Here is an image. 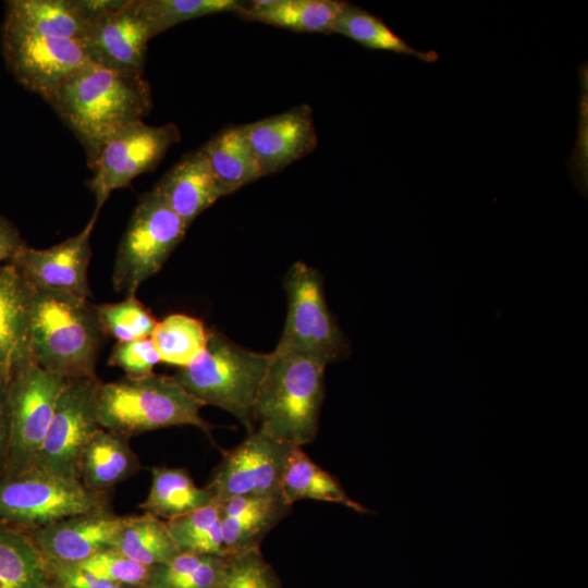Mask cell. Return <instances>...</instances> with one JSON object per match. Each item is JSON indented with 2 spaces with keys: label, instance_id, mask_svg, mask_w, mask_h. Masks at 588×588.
<instances>
[{
  "label": "cell",
  "instance_id": "obj_1",
  "mask_svg": "<svg viewBox=\"0 0 588 588\" xmlns=\"http://www.w3.org/2000/svg\"><path fill=\"white\" fill-rule=\"evenodd\" d=\"M48 103L84 147L90 168L114 133L149 113L152 98L144 75L89 63L66 78Z\"/></svg>",
  "mask_w": 588,
  "mask_h": 588
},
{
  "label": "cell",
  "instance_id": "obj_2",
  "mask_svg": "<svg viewBox=\"0 0 588 588\" xmlns=\"http://www.w3.org/2000/svg\"><path fill=\"white\" fill-rule=\"evenodd\" d=\"M105 336L87 298L33 289L29 351L39 366L66 380L97 377Z\"/></svg>",
  "mask_w": 588,
  "mask_h": 588
},
{
  "label": "cell",
  "instance_id": "obj_3",
  "mask_svg": "<svg viewBox=\"0 0 588 588\" xmlns=\"http://www.w3.org/2000/svg\"><path fill=\"white\" fill-rule=\"evenodd\" d=\"M328 365L304 353L274 348L255 403V422L294 446L311 443L319 429Z\"/></svg>",
  "mask_w": 588,
  "mask_h": 588
},
{
  "label": "cell",
  "instance_id": "obj_4",
  "mask_svg": "<svg viewBox=\"0 0 588 588\" xmlns=\"http://www.w3.org/2000/svg\"><path fill=\"white\" fill-rule=\"evenodd\" d=\"M203 406L173 377L155 373L101 382L98 392L100 427L126 438L174 426H193L211 438L212 425L200 416Z\"/></svg>",
  "mask_w": 588,
  "mask_h": 588
},
{
  "label": "cell",
  "instance_id": "obj_5",
  "mask_svg": "<svg viewBox=\"0 0 588 588\" xmlns=\"http://www.w3.org/2000/svg\"><path fill=\"white\" fill-rule=\"evenodd\" d=\"M270 359L271 353L249 351L209 331L205 351L172 377L204 405L232 414L248 433L256 429V397Z\"/></svg>",
  "mask_w": 588,
  "mask_h": 588
},
{
  "label": "cell",
  "instance_id": "obj_6",
  "mask_svg": "<svg viewBox=\"0 0 588 588\" xmlns=\"http://www.w3.org/2000/svg\"><path fill=\"white\" fill-rule=\"evenodd\" d=\"M107 491L36 467L0 476V522L25 531L85 514L108 512Z\"/></svg>",
  "mask_w": 588,
  "mask_h": 588
},
{
  "label": "cell",
  "instance_id": "obj_7",
  "mask_svg": "<svg viewBox=\"0 0 588 588\" xmlns=\"http://www.w3.org/2000/svg\"><path fill=\"white\" fill-rule=\"evenodd\" d=\"M287 314L277 348L316 357L327 365L347 358L348 339L328 307L320 272L303 261L284 278Z\"/></svg>",
  "mask_w": 588,
  "mask_h": 588
},
{
  "label": "cell",
  "instance_id": "obj_8",
  "mask_svg": "<svg viewBox=\"0 0 588 588\" xmlns=\"http://www.w3.org/2000/svg\"><path fill=\"white\" fill-rule=\"evenodd\" d=\"M187 229L154 189L142 195L118 246L114 289L135 295L139 285L161 269Z\"/></svg>",
  "mask_w": 588,
  "mask_h": 588
},
{
  "label": "cell",
  "instance_id": "obj_9",
  "mask_svg": "<svg viewBox=\"0 0 588 588\" xmlns=\"http://www.w3.org/2000/svg\"><path fill=\"white\" fill-rule=\"evenodd\" d=\"M66 382L33 359L12 370L9 387L10 446L0 476L33 467Z\"/></svg>",
  "mask_w": 588,
  "mask_h": 588
},
{
  "label": "cell",
  "instance_id": "obj_10",
  "mask_svg": "<svg viewBox=\"0 0 588 588\" xmlns=\"http://www.w3.org/2000/svg\"><path fill=\"white\" fill-rule=\"evenodd\" d=\"M181 139L177 125L133 122L114 133L100 148L90 167L89 188L95 196V212L115 189L126 187L143 173L152 171L168 150Z\"/></svg>",
  "mask_w": 588,
  "mask_h": 588
},
{
  "label": "cell",
  "instance_id": "obj_11",
  "mask_svg": "<svg viewBox=\"0 0 588 588\" xmlns=\"http://www.w3.org/2000/svg\"><path fill=\"white\" fill-rule=\"evenodd\" d=\"M97 377L68 380L33 467L78 479L82 452L99 430Z\"/></svg>",
  "mask_w": 588,
  "mask_h": 588
},
{
  "label": "cell",
  "instance_id": "obj_12",
  "mask_svg": "<svg viewBox=\"0 0 588 588\" xmlns=\"http://www.w3.org/2000/svg\"><path fill=\"white\" fill-rule=\"evenodd\" d=\"M2 50L17 82L47 102L66 78L93 63L83 41L36 34L4 23Z\"/></svg>",
  "mask_w": 588,
  "mask_h": 588
},
{
  "label": "cell",
  "instance_id": "obj_13",
  "mask_svg": "<svg viewBox=\"0 0 588 588\" xmlns=\"http://www.w3.org/2000/svg\"><path fill=\"white\" fill-rule=\"evenodd\" d=\"M292 446L256 428L241 443L223 453L205 488L217 503L235 497L281 492V480Z\"/></svg>",
  "mask_w": 588,
  "mask_h": 588
},
{
  "label": "cell",
  "instance_id": "obj_14",
  "mask_svg": "<svg viewBox=\"0 0 588 588\" xmlns=\"http://www.w3.org/2000/svg\"><path fill=\"white\" fill-rule=\"evenodd\" d=\"M98 215L94 211L79 233L51 247L34 248L25 244L9 262L34 290L68 293L88 299L90 236Z\"/></svg>",
  "mask_w": 588,
  "mask_h": 588
},
{
  "label": "cell",
  "instance_id": "obj_15",
  "mask_svg": "<svg viewBox=\"0 0 588 588\" xmlns=\"http://www.w3.org/2000/svg\"><path fill=\"white\" fill-rule=\"evenodd\" d=\"M150 39L137 0H121L93 21L83 44L93 63L118 72L144 75Z\"/></svg>",
  "mask_w": 588,
  "mask_h": 588
},
{
  "label": "cell",
  "instance_id": "obj_16",
  "mask_svg": "<svg viewBox=\"0 0 588 588\" xmlns=\"http://www.w3.org/2000/svg\"><path fill=\"white\" fill-rule=\"evenodd\" d=\"M243 127L262 176L309 155L318 144L313 108L308 105L243 124Z\"/></svg>",
  "mask_w": 588,
  "mask_h": 588
},
{
  "label": "cell",
  "instance_id": "obj_17",
  "mask_svg": "<svg viewBox=\"0 0 588 588\" xmlns=\"http://www.w3.org/2000/svg\"><path fill=\"white\" fill-rule=\"evenodd\" d=\"M128 518L108 511L69 517L27 532L45 562L78 564L111 547Z\"/></svg>",
  "mask_w": 588,
  "mask_h": 588
},
{
  "label": "cell",
  "instance_id": "obj_18",
  "mask_svg": "<svg viewBox=\"0 0 588 588\" xmlns=\"http://www.w3.org/2000/svg\"><path fill=\"white\" fill-rule=\"evenodd\" d=\"M152 189L188 228L219 198L229 195L200 148L185 154Z\"/></svg>",
  "mask_w": 588,
  "mask_h": 588
},
{
  "label": "cell",
  "instance_id": "obj_19",
  "mask_svg": "<svg viewBox=\"0 0 588 588\" xmlns=\"http://www.w3.org/2000/svg\"><path fill=\"white\" fill-rule=\"evenodd\" d=\"M226 556L259 549L262 539L292 510L281 492L235 497L219 503Z\"/></svg>",
  "mask_w": 588,
  "mask_h": 588
},
{
  "label": "cell",
  "instance_id": "obj_20",
  "mask_svg": "<svg viewBox=\"0 0 588 588\" xmlns=\"http://www.w3.org/2000/svg\"><path fill=\"white\" fill-rule=\"evenodd\" d=\"M33 287L7 262L0 268V369L13 370L32 359L29 316Z\"/></svg>",
  "mask_w": 588,
  "mask_h": 588
},
{
  "label": "cell",
  "instance_id": "obj_21",
  "mask_svg": "<svg viewBox=\"0 0 588 588\" xmlns=\"http://www.w3.org/2000/svg\"><path fill=\"white\" fill-rule=\"evenodd\" d=\"M345 1L256 0L242 1L238 17L298 33L333 34V26Z\"/></svg>",
  "mask_w": 588,
  "mask_h": 588
},
{
  "label": "cell",
  "instance_id": "obj_22",
  "mask_svg": "<svg viewBox=\"0 0 588 588\" xmlns=\"http://www.w3.org/2000/svg\"><path fill=\"white\" fill-rule=\"evenodd\" d=\"M4 24L27 32L83 41L93 23L81 0H12Z\"/></svg>",
  "mask_w": 588,
  "mask_h": 588
},
{
  "label": "cell",
  "instance_id": "obj_23",
  "mask_svg": "<svg viewBox=\"0 0 588 588\" xmlns=\"http://www.w3.org/2000/svg\"><path fill=\"white\" fill-rule=\"evenodd\" d=\"M126 437L100 428L85 445L78 465L79 481L88 489L107 491L139 470Z\"/></svg>",
  "mask_w": 588,
  "mask_h": 588
},
{
  "label": "cell",
  "instance_id": "obj_24",
  "mask_svg": "<svg viewBox=\"0 0 588 588\" xmlns=\"http://www.w3.org/2000/svg\"><path fill=\"white\" fill-rule=\"evenodd\" d=\"M280 491L293 505L299 500H316L336 503L359 514L373 512L354 501L339 479L316 464L301 446H292L283 471Z\"/></svg>",
  "mask_w": 588,
  "mask_h": 588
},
{
  "label": "cell",
  "instance_id": "obj_25",
  "mask_svg": "<svg viewBox=\"0 0 588 588\" xmlns=\"http://www.w3.org/2000/svg\"><path fill=\"white\" fill-rule=\"evenodd\" d=\"M200 150L229 195L264 177L243 125L223 127Z\"/></svg>",
  "mask_w": 588,
  "mask_h": 588
},
{
  "label": "cell",
  "instance_id": "obj_26",
  "mask_svg": "<svg viewBox=\"0 0 588 588\" xmlns=\"http://www.w3.org/2000/svg\"><path fill=\"white\" fill-rule=\"evenodd\" d=\"M150 470V489L139 504L146 513L170 520L215 502L205 487L196 486L185 468L156 466Z\"/></svg>",
  "mask_w": 588,
  "mask_h": 588
},
{
  "label": "cell",
  "instance_id": "obj_27",
  "mask_svg": "<svg viewBox=\"0 0 588 588\" xmlns=\"http://www.w3.org/2000/svg\"><path fill=\"white\" fill-rule=\"evenodd\" d=\"M51 581L28 532L0 522V588H46Z\"/></svg>",
  "mask_w": 588,
  "mask_h": 588
},
{
  "label": "cell",
  "instance_id": "obj_28",
  "mask_svg": "<svg viewBox=\"0 0 588 588\" xmlns=\"http://www.w3.org/2000/svg\"><path fill=\"white\" fill-rule=\"evenodd\" d=\"M332 33L347 37L372 50L406 54L427 63L439 59L437 51H424L412 47L380 17L348 2H345L336 17Z\"/></svg>",
  "mask_w": 588,
  "mask_h": 588
},
{
  "label": "cell",
  "instance_id": "obj_29",
  "mask_svg": "<svg viewBox=\"0 0 588 588\" xmlns=\"http://www.w3.org/2000/svg\"><path fill=\"white\" fill-rule=\"evenodd\" d=\"M111 547L148 567L164 563L180 552L166 520L146 512L130 516Z\"/></svg>",
  "mask_w": 588,
  "mask_h": 588
},
{
  "label": "cell",
  "instance_id": "obj_30",
  "mask_svg": "<svg viewBox=\"0 0 588 588\" xmlns=\"http://www.w3.org/2000/svg\"><path fill=\"white\" fill-rule=\"evenodd\" d=\"M150 339L161 363L183 368L205 351L209 331L196 317L171 314L157 322Z\"/></svg>",
  "mask_w": 588,
  "mask_h": 588
},
{
  "label": "cell",
  "instance_id": "obj_31",
  "mask_svg": "<svg viewBox=\"0 0 588 588\" xmlns=\"http://www.w3.org/2000/svg\"><path fill=\"white\" fill-rule=\"evenodd\" d=\"M226 558L179 552L151 567L147 588H218Z\"/></svg>",
  "mask_w": 588,
  "mask_h": 588
},
{
  "label": "cell",
  "instance_id": "obj_32",
  "mask_svg": "<svg viewBox=\"0 0 588 588\" xmlns=\"http://www.w3.org/2000/svg\"><path fill=\"white\" fill-rule=\"evenodd\" d=\"M166 524L180 552L226 558L219 503L212 502Z\"/></svg>",
  "mask_w": 588,
  "mask_h": 588
},
{
  "label": "cell",
  "instance_id": "obj_33",
  "mask_svg": "<svg viewBox=\"0 0 588 588\" xmlns=\"http://www.w3.org/2000/svg\"><path fill=\"white\" fill-rule=\"evenodd\" d=\"M237 0H137L150 38L183 22L224 12L235 13Z\"/></svg>",
  "mask_w": 588,
  "mask_h": 588
},
{
  "label": "cell",
  "instance_id": "obj_34",
  "mask_svg": "<svg viewBox=\"0 0 588 588\" xmlns=\"http://www.w3.org/2000/svg\"><path fill=\"white\" fill-rule=\"evenodd\" d=\"M95 310L105 335L118 342L148 339L158 322L135 295L118 303L95 305Z\"/></svg>",
  "mask_w": 588,
  "mask_h": 588
},
{
  "label": "cell",
  "instance_id": "obj_35",
  "mask_svg": "<svg viewBox=\"0 0 588 588\" xmlns=\"http://www.w3.org/2000/svg\"><path fill=\"white\" fill-rule=\"evenodd\" d=\"M218 588H281L260 549L226 556V566Z\"/></svg>",
  "mask_w": 588,
  "mask_h": 588
},
{
  "label": "cell",
  "instance_id": "obj_36",
  "mask_svg": "<svg viewBox=\"0 0 588 588\" xmlns=\"http://www.w3.org/2000/svg\"><path fill=\"white\" fill-rule=\"evenodd\" d=\"M76 565L113 583L126 586L147 587L151 574V567L126 558L112 547L96 552Z\"/></svg>",
  "mask_w": 588,
  "mask_h": 588
},
{
  "label": "cell",
  "instance_id": "obj_37",
  "mask_svg": "<svg viewBox=\"0 0 588 588\" xmlns=\"http://www.w3.org/2000/svg\"><path fill=\"white\" fill-rule=\"evenodd\" d=\"M109 365L122 369L127 378H144L154 373L161 363L150 338L127 342H117L112 348Z\"/></svg>",
  "mask_w": 588,
  "mask_h": 588
},
{
  "label": "cell",
  "instance_id": "obj_38",
  "mask_svg": "<svg viewBox=\"0 0 588 588\" xmlns=\"http://www.w3.org/2000/svg\"><path fill=\"white\" fill-rule=\"evenodd\" d=\"M46 565L52 581L61 588H147L113 583L76 564L46 562Z\"/></svg>",
  "mask_w": 588,
  "mask_h": 588
},
{
  "label": "cell",
  "instance_id": "obj_39",
  "mask_svg": "<svg viewBox=\"0 0 588 588\" xmlns=\"http://www.w3.org/2000/svg\"><path fill=\"white\" fill-rule=\"evenodd\" d=\"M11 372L8 369H0V475L7 463L11 437L9 402Z\"/></svg>",
  "mask_w": 588,
  "mask_h": 588
},
{
  "label": "cell",
  "instance_id": "obj_40",
  "mask_svg": "<svg viewBox=\"0 0 588 588\" xmlns=\"http://www.w3.org/2000/svg\"><path fill=\"white\" fill-rule=\"evenodd\" d=\"M24 245L17 229L0 215V268L9 262Z\"/></svg>",
  "mask_w": 588,
  "mask_h": 588
},
{
  "label": "cell",
  "instance_id": "obj_41",
  "mask_svg": "<svg viewBox=\"0 0 588 588\" xmlns=\"http://www.w3.org/2000/svg\"><path fill=\"white\" fill-rule=\"evenodd\" d=\"M46 588H61V587L58 586L56 583L51 581V584H49Z\"/></svg>",
  "mask_w": 588,
  "mask_h": 588
}]
</instances>
